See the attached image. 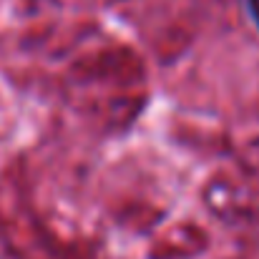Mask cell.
Returning a JSON list of instances; mask_svg holds the SVG:
<instances>
[{"instance_id":"obj_1","label":"cell","mask_w":259,"mask_h":259,"mask_svg":"<svg viewBox=\"0 0 259 259\" xmlns=\"http://www.w3.org/2000/svg\"><path fill=\"white\" fill-rule=\"evenodd\" d=\"M247 8H249V15H252V20L259 30V0H247Z\"/></svg>"}]
</instances>
